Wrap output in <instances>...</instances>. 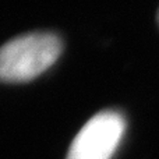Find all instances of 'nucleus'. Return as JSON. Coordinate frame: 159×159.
<instances>
[{
  "mask_svg": "<svg viewBox=\"0 0 159 159\" xmlns=\"http://www.w3.org/2000/svg\"><path fill=\"white\" fill-rule=\"evenodd\" d=\"M61 53L59 36L32 32L8 41L0 48V81L24 82L53 66Z\"/></svg>",
  "mask_w": 159,
  "mask_h": 159,
  "instance_id": "nucleus-1",
  "label": "nucleus"
},
{
  "mask_svg": "<svg viewBox=\"0 0 159 159\" xmlns=\"http://www.w3.org/2000/svg\"><path fill=\"white\" fill-rule=\"evenodd\" d=\"M126 130L124 117L115 110H103L84 124L70 145L66 159H110Z\"/></svg>",
  "mask_w": 159,
  "mask_h": 159,
  "instance_id": "nucleus-2",
  "label": "nucleus"
},
{
  "mask_svg": "<svg viewBox=\"0 0 159 159\" xmlns=\"http://www.w3.org/2000/svg\"><path fill=\"white\" fill-rule=\"evenodd\" d=\"M158 18H159V16H158Z\"/></svg>",
  "mask_w": 159,
  "mask_h": 159,
  "instance_id": "nucleus-3",
  "label": "nucleus"
}]
</instances>
